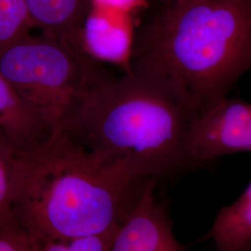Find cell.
Listing matches in <instances>:
<instances>
[{"instance_id":"9","label":"cell","mask_w":251,"mask_h":251,"mask_svg":"<svg viewBox=\"0 0 251 251\" xmlns=\"http://www.w3.org/2000/svg\"><path fill=\"white\" fill-rule=\"evenodd\" d=\"M24 2L34 29L61 38L82 50L81 30L93 8L91 0H24Z\"/></svg>"},{"instance_id":"15","label":"cell","mask_w":251,"mask_h":251,"mask_svg":"<svg viewBox=\"0 0 251 251\" xmlns=\"http://www.w3.org/2000/svg\"><path fill=\"white\" fill-rule=\"evenodd\" d=\"M93 7L127 13L149 5L148 0H91Z\"/></svg>"},{"instance_id":"10","label":"cell","mask_w":251,"mask_h":251,"mask_svg":"<svg viewBox=\"0 0 251 251\" xmlns=\"http://www.w3.org/2000/svg\"><path fill=\"white\" fill-rule=\"evenodd\" d=\"M203 240L214 243L216 251H251V181L239 198L219 210Z\"/></svg>"},{"instance_id":"17","label":"cell","mask_w":251,"mask_h":251,"mask_svg":"<svg viewBox=\"0 0 251 251\" xmlns=\"http://www.w3.org/2000/svg\"><path fill=\"white\" fill-rule=\"evenodd\" d=\"M152 0H148V2H149V4L152 2Z\"/></svg>"},{"instance_id":"13","label":"cell","mask_w":251,"mask_h":251,"mask_svg":"<svg viewBox=\"0 0 251 251\" xmlns=\"http://www.w3.org/2000/svg\"><path fill=\"white\" fill-rule=\"evenodd\" d=\"M117 227L99 234L72 239H36V251H108Z\"/></svg>"},{"instance_id":"11","label":"cell","mask_w":251,"mask_h":251,"mask_svg":"<svg viewBox=\"0 0 251 251\" xmlns=\"http://www.w3.org/2000/svg\"><path fill=\"white\" fill-rule=\"evenodd\" d=\"M26 153L14 147L0 131V234L25 233L19 227L15 207Z\"/></svg>"},{"instance_id":"7","label":"cell","mask_w":251,"mask_h":251,"mask_svg":"<svg viewBox=\"0 0 251 251\" xmlns=\"http://www.w3.org/2000/svg\"><path fill=\"white\" fill-rule=\"evenodd\" d=\"M134 30L129 14L93 7L81 30V48L94 61L116 64L126 72Z\"/></svg>"},{"instance_id":"6","label":"cell","mask_w":251,"mask_h":251,"mask_svg":"<svg viewBox=\"0 0 251 251\" xmlns=\"http://www.w3.org/2000/svg\"><path fill=\"white\" fill-rule=\"evenodd\" d=\"M157 184L152 179L145 181L108 251H188L174 234L168 208L157 198Z\"/></svg>"},{"instance_id":"14","label":"cell","mask_w":251,"mask_h":251,"mask_svg":"<svg viewBox=\"0 0 251 251\" xmlns=\"http://www.w3.org/2000/svg\"><path fill=\"white\" fill-rule=\"evenodd\" d=\"M36 240L27 233L0 234V251H36Z\"/></svg>"},{"instance_id":"12","label":"cell","mask_w":251,"mask_h":251,"mask_svg":"<svg viewBox=\"0 0 251 251\" xmlns=\"http://www.w3.org/2000/svg\"><path fill=\"white\" fill-rule=\"evenodd\" d=\"M33 30L24 0H0V50Z\"/></svg>"},{"instance_id":"3","label":"cell","mask_w":251,"mask_h":251,"mask_svg":"<svg viewBox=\"0 0 251 251\" xmlns=\"http://www.w3.org/2000/svg\"><path fill=\"white\" fill-rule=\"evenodd\" d=\"M146 180L58 133L26 153L16 220L36 240L104 233L120 225Z\"/></svg>"},{"instance_id":"18","label":"cell","mask_w":251,"mask_h":251,"mask_svg":"<svg viewBox=\"0 0 251 251\" xmlns=\"http://www.w3.org/2000/svg\"></svg>"},{"instance_id":"1","label":"cell","mask_w":251,"mask_h":251,"mask_svg":"<svg viewBox=\"0 0 251 251\" xmlns=\"http://www.w3.org/2000/svg\"><path fill=\"white\" fill-rule=\"evenodd\" d=\"M134 30L127 71L161 85L195 117L251 69V0H160Z\"/></svg>"},{"instance_id":"4","label":"cell","mask_w":251,"mask_h":251,"mask_svg":"<svg viewBox=\"0 0 251 251\" xmlns=\"http://www.w3.org/2000/svg\"><path fill=\"white\" fill-rule=\"evenodd\" d=\"M82 50L42 32H30L0 50V73L56 134L86 93L108 74Z\"/></svg>"},{"instance_id":"16","label":"cell","mask_w":251,"mask_h":251,"mask_svg":"<svg viewBox=\"0 0 251 251\" xmlns=\"http://www.w3.org/2000/svg\"><path fill=\"white\" fill-rule=\"evenodd\" d=\"M160 1V0H158ZM176 4H181V5H189V4H196V3H201V2H205L208 0H168Z\"/></svg>"},{"instance_id":"2","label":"cell","mask_w":251,"mask_h":251,"mask_svg":"<svg viewBox=\"0 0 251 251\" xmlns=\"http://www.w3.org/2000/svg\"><path fill=\"white\" fill-rule=\"evenodd\" d=\"M193 117L157 82L126 71L89 90L58 133L159 183L199 169L187 148Z\"/></svg>"},{"instance_id":"5","label":"cell","mask_w":251,"mask_h":251,"mask_svg":"<svg viewBox=\"0 0 251 251\" xmlns=\"http://www.w3.org/2000/svg\"><path fill=\"white\" fill-rule=\"evenodd\" d=\"M187 148L198 168L221 156L251 152V104L225 97L193 117Z\"/></svg>"},{"instance_id":"8","label":"cell","mask_w":251,"mask_h":251,"mask_svg":"<svg viewBox=\"0 0 251 251\" xmlns=\"http://www.w3.org/2000/svg\"><path fill=\"white\" fill-rule=\"evenodd\" d=\"M0 131L24 152H35L56 135L52 126L19 96L1 73Z\"/></svg>"}]
</instances>
